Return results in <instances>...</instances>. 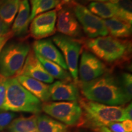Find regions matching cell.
I'll use <instances>...</instances> for the list:
<instances>
[{"mask_svg":"<svg viewBox=\"0 0 132 132\" xmlns=\"http://www.w3.org/2000/svg\"><path fill=\"white\" fill-rule=\"evenodd\" d=\"M77 85L84 98L90 101L111 106H121L128 102L120 82L109 73L88 82L78 81Z\"/></svg>","mask_w":132,"mask_h":132,"instance_id":"obj_1","label":"cell"},{"mask_svg":"<svg viewBox=\"0 0 132 132\" xmlns=\"http://www.w3.org/2000/svg\"><path fill=\"white\" fill-rule=\"evenodd\" d=\"M78 102L82 111L80 120L77 125L78 127L93 130L106 127L111 122L125 120L122 106L105 105L90 101L84 97H80Z\"/></svg>","mask_w":132,"mask_h":132,"instance_id":"obj_2","label":"cell"},{"mask_svg":"<svg viewBox=\"0 0 132 132\" xmlns=\"http://www.w3.org/2000/svg\"><path fill=\"white\" fill-rule=\"evenodd\" d=\"M42 102L23 87L16 78H7L3 111L38 115L42 111Z\"/></svg>","mask_w":132,"mask_h":132,"instance_id":"obj_3","label":"cell"},{"mask_svg":"<svg viewBox=\"0 0 132 132\" xmlns=\"http://www.w3.org/2000/svg\"><path fill=\"white\" fill-rule=\"evenodd\" d=\"M87 51L103 61L112 63L123 58L128 51L125 42L112 36H100L85 41Z\"/></svg>","mask_w":132,"mask_h":132,"instance_id":"obj_4","label":"cell"},{"mask_svg":"<svg viewBox=\"0 0 132 132\" xmlns=\"http://www.w3.org/2000/svg\"><path fill=\"white\" fill-rule=\"evenodd\" d=\"M29 52L30 47L26 42L6 44L0 54V74L7 78L19 75Z\"/></svg>","mask_w":132,"mask_h":132,"instance_id":"obj_5","label":"cell"},{"mask_svg":"<svg viewBox=\"0 0 132 132\" xmlns=\"http://www.w3.org/2000/svg\"><path fill=\"white\" fill-rule=\"evenodd\" d=\"M46 114L67 126L77 125L81 117V108L77 101L48 102L42 103Z\"/></svg>","mask_w":132,"mask_h":132,"instance_id":"obj_6","label":"cell"},{"mask_svg":"<svg viewBox=\"0 0 132 132\" xmlns=\"http://www.w3.org/2000/svg\"><path fill=\"white\" fill-rule=\"evenodd\" d=\"M53 42L62 52L72 78L76 84L78 79V59L81 52L82 46L79 41L64 35H57L52 38Z\"/></svg>","mask_w":132,"mask_h":132,"instance_id":"obj_7","label":"cell"},{"mask_svg":"<svg viewBox=\"0 0 132 132\" xmlns=\"http://www.w3.org/2000/svg\"><path fill=\"white\" fill-rule=\"evenodd\" d=\"M73 13L80 23L84 32L90 39L108 34L103 20L90 12L89 10L81 4H75Z\"/></svg>","mask_w":132,"mask_h":132,"instance_id":"obj_8","label":"cell"},{"mask_svg":"<svg viewBox=\"0 0 132 132\" xmlns=\"http://www.w3.org/2000/svg\"><path fill=\"white\" fill-rule=\"evenodd\" d=\"M106 73V66L98 57L87 50L83 51L78 67L80 82L95 80Z\"/></svg>","mask_w":132,"mask_h":132,"instance_id":"obj_9","label":"cell"},{"mask_svg":"<svg viewBox=\"0 0 132 132\" xmlns=\"http://www.w3.org/2000/svg\"><path fill=\"white\" fill-rule=\"evenodd\" d=\"M57 11L52 10L38 15L31 20V35L37 40H41L55 33Z\"/></svg>","mask_w":132,"mask_h":132,"instance_id":"obj_10","label":"cell"},{"mask_svg":"<svg viewBox=\"0 0 132 132\" xmlns=\"http://www.w3.org/2000/svg\"><path fill=\"white\" fill-rule=\"evenodd\" d=\"M19 75L29 77L46 84H52L54 81L39 61L34 52L31 50L18 75Z\"/></svg>","mask_w":132,"mask_h":132,"instance_id":"obj_11","label":"cell"},{"mask_svg":"<svg viewBox=\"0 0 132 132\" xmlns=\"http://www.w3.org/2000/svg\"><path fill=\"white\" fill-rule=\"evenodd\" d=\"M51 100L56 102L78 101L80 98L78 87L74 82L57 81L50 85Z\"/></svg>","mask_w":132,"mask_h":132,"instance_id":"obj_12","label":"cell"},{"mask_svg":"<svg viewBox=\"0 0 132 132\" xmlns=\"http://www.w3.org/2000/svg\"><path fill=\"white\" fill-rule=\"evenodd\" d=\"M57 31L64 36L76 37L80 36L81 28L73 12L68 9H61L57 14Z\"/></svg>","mask_w":132,"mask_h":132,"instance_id":"obj_13","label":"cell"},{"mask_svg":"<svg viewBox=\"0 0 132 132\" xmlns=\"http://www.w3.org/2000/svg\"><path fill=\"white\" fill-rule=\"evenodd\" d=\"M33 52L44 58L58 64L64 70H67L63 56L50 39L36 40L33 44Z\"/></svg>","mask_w":132,"mask_h":132,"instance_id":"obj_14","label":"cell"},{"mask_svg":"<svg viewBox=\"0 0 132 132\" xmlns=\"http://www.w3.org/2000/svg\"><path fill=\"white\" fill-rule=\"evenodd\" d=\"M15 78L23 87L41 102L45 103L51 100L50 85L25 75H19Z\"/></svg>","mask_w":132,"mask_h":132,"instance_id":"obj_15","label":"cell"},{"mask_svg":"<svg viewBox=\"0 0 132 132\" xmlns=\"http://www.w3.org/2000/svg\"><path fill=\"white\" fill-rule=\"evenodd\" d=\"M30 6L28 0H21L12 27V32L16 36H22L28 31L30 22Z\"/></svg>","mask_w":132,"mask_h":132,"instance_id":"obj_16","label":"cell"},{"mask_svg":"<svg viewBox=\"0 0 132 132\" xmlns=\"http://www.w3.org/2000/svg\"><path fill=\"white\" fill-rule=\"evenodd\" d=\"M37 115L15 118L7 128L9 132H39L37 124Z\"/></svg>","mask_w":132,"mask_h":132,"instance_id":"obj_17","label":"cell"},{"mask_svg":"<svg viewBox=\"0 0 132 132\" xmlns=\"http://www.w3.org/2000/svg\"><path fill=\"white\" fill-rule=\"evenodd\" d=\"M108 33L115 38L128 37L131 36V25L117 17L103 20Z\"/></svg>","mask_w":132,"mask_h":132,"instance_id":"obj_18","label":"cell"},{"mask_svg":"<svg viewBox=\"0 0 132 132\" xmlns=\"http://www.w3.org/2000/svg\"><path fill=\"white\" fill-rule=\"evenodd\" d=\"M37 124L39 132H69L67 125L48 115L38 114Z\"/></svg>","mask_w":132,"mask_h":132,"instance_id":"obj_19","label":"cell"},{"mask_svg":"<svg viewBox=\"0 0 132 132\" xmlns=\"http://www.w3.org/2000/svg\"><path fill=\"white\" fill-rule=\"evenodd\" d=\"M21 0H0V19L8 26L14 22Z\"/></svg>","mask_w":132,"mask_h":132,"instance_id":"obj_20","label":"cell"},{"mask_svg":"<svg viewBox=\"0 0 132 132\" xmlns=\"http://www.w3.org/2000/svg\"><path fill=\"white\" fill-rule=\"evenodd\" d=\"M35 54L48 73L54 79H57L59 81H72V77L70 73H69L67 70H64L58 64L47 60L38 54Z\"/></svg>","mask_w":132,"mask_h":132,"instance_id":"obj_21","label":"cell"},{"mask_svg":"<svg viewBox=\"0 0 132 132\" xmlns=\"http://www.w3.org/2000/svg\"><path fill=\"white\" fill-rule=\"evenodd\" d=\"M88 7L90 12L102 19H108L116 16V8L111 3L94 1L90 3Z\"/></svg>","mask_w":132,"mask_h":132,"instance_id":"obj_22","label":"cell"},{"mask_svg":"<svg viewBox=\"0 0 132 132\" xmlns=\"http://www.w3.org/2000/svg\"><path fill=\"white\" fill-rule=\"evenodd\" d=\"M116 8V16L121 20L131 25L132 3L131 0H109Z\"/></svg>","mask_w":132,"mask_h":132,"instance_id":"obj_23","label":"cell"},{"mask_svg":"<svg viewBox=\"0 0 132 132\" xmlns=\"http://www.w3.org/2000/svg\"><path fill=\"white\" fill-rule=\"evenodd\" d=\"M59 3V0H33L31 2L32 9L29 18L30 22L38 15L52 11V9L57 7Z\"/></svg>","mask_w":132,"mask_h":132,"instance_id":"obj_24","label":"cell"},{"mask_svg":"<svg viewBox=\"0 0 132 132\" xmlns=\"http://www.w3.org/2000/svg\"><path fill=\"white\" fill-rule=\"evenodd\" d=\"M120 86L129 102L132 98V75L129 73H123L121 76L120 81Z\"/></svg>","mask_w":132,"mask_h":132,"instance_id":"obj_25","label":"cell"},{"mask_svg":"<svg viewBox=\"0 0 132 132\" xmlns=\"http://www.w3.org/2000/svg\"><path fill=\"white\" fill-rule=\"evenodd\" d=\"M106 127L112 132H132V120L114 122L108 123Z\"/></svg>","mask_w":132,"mask_h":132,"instance_id":"obj_26","label":"cell"},{"mask_svg":"<svg viewBox=\"0 0 132 132\" xmlns=\"http://www.w3.org/2000/svg\"><path fill=\"white\" fill-rule=\"evenodd\" d=\"M16 116L17 114L14 112L0 111V131H3V130L7 128Z\"/></svg>","mask_w":132,"mask_h":132,"instance_id":"obj_27","label":"cell"},{"mask_svg":"<svg viewBox=\"0 0 132 132\" xmlns=\"http://www.w3.org/2000/svg\"><path fill=\"white\" fill-rule=\"evenodd\" d=\"M6 80L7 78L0 74V111H3L6 91Z\"/></svg>","mask_w":132,"mask_h":132,"instance_id":"obj_28","label":"cell"},{"mask_svg":"<svg viewBox=\"0 0 132 132\" xmlns=\"http://www.w3.org/2000/svg\"><path fill=\"white\" fill-rule=\"evenodd\" d=\"M13 35H14V34H13L12 31H9V32L7 33L6 34L0 37V54H1V51H2L3 48L6 44V43H7V41L12 37V36Z\"/></svg>","mask_w":132,"mask_h":132,"instance_id":"obj_29","label":"cell"},{"mask_svg":"<svg viewBox=\"0 0 132 132\" xmlns=\"http://www.w3.org/2000/svg\"><path fill=\"white\" fill-rule=\"evenodd\" d=\"M132 106L131 103L123 108V113H124V118L125 120H132Z\"/></svg>","mask_w":132,"mask_h":132,"instance_id":"obj_30","label":"cell"},{"mask_svg":"<svg viewBox=\"0 0 132 132\" xmlns=\"http://www.w3.org/2000/svg\"><path fill=\"white\" fill-rule=\"evenodd\" d=\"M10 31L9 26H8L2 20L0 19V37L6 34Z\"/></svg>","mask_w":132,"mask_h":132,"instance_id":"obj_31","label":"cell"},{"mask_svg":"<svg viewBox=\"0 0 132 132\" xmlns=\"http://www.w3.org/2000/svg\"><path fill=\"white\" fill-rule=\"evenodd\" d=\"M94 132H112L111 130H110L106 127H99L95 129L91 130Z\"/></svg>","mask_w":132,"mask_h":132,"instance_id":"obj_32","label":"cell"},{"mask_svg":"<svg viewBox=\"0 0 132 132\" xmlns=\"http://www.w3.org/2000/svg\"><path fill=\"white\" fill-rule=\"evenodd\" d=\"M93 1H97V2H106V1H108L109 0H93Z\"/></svg>","mask_w":132,"mask_h":132,"instance_id":"obj_33","label":"cell"},{"mask_svg":"<svg viewBox=\"0 0 132 132\" xmlns=\"http://www.w3.org/2000/svg\"><path fill=\"white\" fill-rule=\"evenodd\" d=\"M80 132H94L92 131H87V130H80Z\"/></svg>","mask_w":132,"mask_h":132,"instance_id":"obj_34","label":"cell"},{"mask_svg":"<svg viewBox=\"0 0 132 132\" xmlns=\"http://www.w3.org/2000/svg\"><path fill=\"white\" fill-rule=\"evenodd\" d=\"M30 1H31V2H32V1H33V0H30Z\"/></svg>","mask_w":132,"mask_h":132,"instance_id":"obj_35","label":"cell"},{"mask_svg":"<svg viewBox=\"0 0 132 132\" xmlns=\"http://www.w3.org/2000/svg\"><path fill=\"white\" fill-rule=\"evenodd\" d=\"M0 132H4V131H0Z\"/></svg>","mask_w":132,"mask_h":132,"instance_id":"obj_36","label":"cell"}]
</instances>
